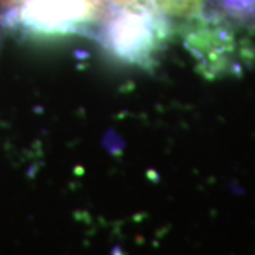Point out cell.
Returning a JSON list of instances; mask_svg holds the SVG:
<instances>
[{"instance_id":"cell-1","label":"cell","mask_w":255,"mask_h":255,"mask_svg":"<svg viewBox=\"0 0 255 255\" xmlns=\"http://www.w3.org/2000/svg\"><path fill=\"white\" fill-rule=\"evenodd\" d=\"M168 35L163 12L153 5H126L112 12L101 26L102 45L121 61L146 64Z\"/></svg>"},{"instance_id":"cell-2","label":"cell","mask_w":255,"mask_h":255,"mask_svg":"<svg viewBox=\"0 0 255 255\" xmlns=\"http://www.w3.org/2000/svg\"><path fill=\"white\" fill-rule=\"evenodd\" d=\"M8 15L31 33L66 35L94 18L92 0H8Z\"/></svg>"}]
</instances>
